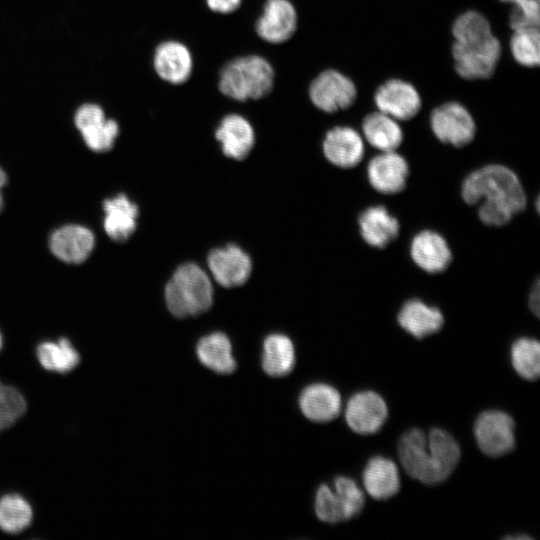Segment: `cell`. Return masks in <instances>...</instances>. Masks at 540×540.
Here are the masks:
<instances>
[{
  "mask_svg": "<svg viewBox=\"0 0 540 540\" xmlns=\"http://www.w3.org/2000/svg\"><path fill=\"white\" fill-rule=\"evenodd\" d=\"M165 301L171 314L178 318L206 312L213 303L210 278L197 264H182L165 287Z\"/></svg>",
  "mask_w": 540,
  "mask_h": 540,
  "instance_id": "obj_4",
  "label": "cell"
},
{
  "mask_svg": "<svg viewBox=\"0 0 540 540\" xmlns=\"http://www.w3.org/2000/svg\"><path fill=\"white\" fill-rule=\"evenodd\" d=\"M430 126L439 141L455 147L469 144L476 134L472 115L458 102H446L434 108L430 114Z\"/></svg>",
  "mask_w": 540,
  "mask_h": 540,
  "instance_id": "obj_9",
  "label": "cell"
},
{
  "mask_svg": "<svg viewBox=\"0 0 540 540\" xmlns=\"http://www.w3.org/2000/svg\"><path fill=\"white\" fill-rule=\"evenodd\" d=\"M513 58L522 66L537 67L540 62L539 27H525L513 31L510 39Z\"/></svg>",
  "mask_w": 540,
  "mask_h": 540,
  "instance_id": "obj_32",
  "label": "cell"
},
{
  "mask_svg": "<svg viewBox=\"0 0 540 540\" xmlns=\"http://www.w3.org/2000/svg\"><path fill=\"white\" fill-rule=\"evenodd\" d=\"M528 304L530 310L534 313L536 317L539 316V310H540V289H539V281L537 280L535 285L533 286L529 299Z\"/></svg>",
  "mask_w": 540,
  "mask_h": 540,
  "instance_id": "obj_37",
  "label": "cell"
},
{
  "mask_svg": "<svg viewBox=\"0 0 540 540\" xmlns=\"http://www.w3.org/2000/svg\"><path fill=\"white\" fill-rule=\"evenodd\" d=\"M322 148L326 159L340 168H352L358 165L365 152L361 135L348 126H336L330 129L324 137Z\"/></svg>",
  "mask_w": 540,
  "mask_h": 540,
  "instance_id": "obj_18",
  "label": "cell"
},
{
  "mask_svg": "<svg viewBox=\"0 0 540 540\" xmlns=\"http://www.w3.org/2000/svg\"><path fill=\"white\" fill-rule=\"evenodd\" d=\"M36 355L44 369L57 373L70 372L80 362V354L65 337H61L57 342L40 343L36 348Z\"/></svg>",
  "mask_w": 540,
  "mask_h": 540,
  "instance_id": "obj_29",
  "label": "cell"
},
{
  "mask_svg": "<svg viewBox=\"0 0 540 540\" xmlns=\"http://www.w3.org/2000/svg\"><path fill=\"white\" fill-rule=\"evenodd\" d=\"M104 230L114 241L123 242L135 231L139 214L138 206L127 195L118 194L103 202Z\"/></svg>",
  "mask_w": 540,
  "mask_h": 540,
  "instance_id": "obj_24",
  "label": "cell"
},
{
  "mask_svg": "<svg viewBox=\"0 0 540 540\" xmlns=\"http://www.w3.org/2000/svg\"><path fill=\"white\" fill-rule=\"evenodd\" d=\"M502 46L493 34L453 41L452 56L457 74L466 80L490 78L497 67Z\"/></svg>",
  "mask_w": 540,
  "mask_h": 540,
  "instance_id": "obj_6",
  "label": "cell"
},
{
  "mask_svg": "<svg viewBox=\"0 0 540 540\" xmlns=\"http://www.w3.org/2000/svg\"><path fill=\"white\" fill-rule=\"evenodd\" d=\"M298 28V13L290 0H266L261 16L255 22V32L264 42L283 44Z\"/></svg>",
  "mask_w": 540,
  "mask_h": 540,
  "instance_id": "obj_12",
  "label": "cell"
},
{
  "mask_svg": "<svg viewBox=\"0 0 540 540\" xmlns=\"http://www.w3.org/2000/svg\"><path fill=\"white\" fill-rule=\"evenodd\" d=\"M7 182V176L4 170L0 167V190L4 187Z\"/></svg>",
  "mask_w": 540,
  "mask_h": 540,
  "instance_id": "obj_38",
  "label": "cell"
},
{
  "mask_svg": "<svg viewBox=\"0 0 540 540\" xmlns=\"http://www.w3.org/2000/svg\"><path fill=\"white\" fill-rule=\"evenodd\" d=\"M362 132L367 142L382 152L396 151L403 141L397 120L379 110L364 117Z\"/></svg>",
  "mask_w": 540,
  "mask_h": 540,
  "instance_id": "obj_27",
  "label": "cell"
},
{
  "mask_svg": "<svg viewBox=\"0 0 540 540\" xmlns=\"http://www.w3.org/2000/svg\"><path fill=\"white\" fill-rule=\"evenodd\" d=\"M397 451L405 472L425 485L447 480L461 458L458 442L441 428H432L428 435L419 428L407 430L398 441Z\"/></svg>",
  "mask_w": 540,
  "mask_h": 540,
  "instance_id": "obj_2",
  "label": "cell"
},
{
  "mask_svg": "<svg viewBox=\"0 0 540 540\" xmlns=\"http://www.w3.org/2000/svg\"><path fill=\"white\" fill-rule=\"evenodd\" d=\"M95 246L93 232L79 224H66L55 229L49 238V248L59 260L69 264L84 262Z\"/></svg>",
  "mask_w": 540,
  "mask_h": 540,
  "instance_id": "obj_16",
  "label": "cell"
},
{
  "mask_svg": "<svg viewBox=\"0 0 540 540\" xmlns=\"http://www.w3.org/2000/svg\"><path fill=\"white\" fill-rule=\"evenodd\" d=\"M345 421L348 427L360 435L377 433L388 418V407L383 397L375 391L364 390L355 393L345 407Z\"/></svg>",
  "mask_w": 540,
  "mask_h": 540,
  "instance_id": "obj_10",
  "label": "cell"
},
{
  "mask_svg": "<svg viewBox=\"0 0 540 540\" xmlns=\"http://www.w3.org/2000/svg\"><path fill=\"white\" fill-rule=\"evenodd\" d=\"M264 372L271 377H283L295 366V349L289 337L281 333L268 335L263 342L261 358Z\"/></svg>",
  "mask_w": 540,
  "mask_h": 540,
  "instance_id": "obj_28",
  "label": "cell"
},
{
  "mask_svg": "<svg viewBox=\"0 0 540 540\" xmlns=\"http://www.w3.org/2000/svg\"><path fill=\"white\" fill-rule=\"evenodd\" d=\"M409 174L408 163L396 151L382 152L367 165V178L376 191L386 195L397 194L405 186Z\"/></svg>",
  "mask_w": 540,
  "mask_h": 540,
  "instance_id": "obj_17",
  "label": "cell"
},
{
  "mask_svg": "<svg viewBox=\"0 0 540 540\" xmlns=\"http://www.w3.org/2000/svg\"><path fill=\"white\" fill-rule=\"evenodd\" d=\"M500 1L505 3H511L513 5V8L509 15V25L513 31L525 27H539V0Z\"/></svg>",
  "mask_w": 540,
  "mask_h": 540,
  "instance_id": "obj_35",
  "label": "cell"
},
{
  "mask_svg": "<svg viewBox=\"0 0 540 540\" xmlns=\"http://www.w3.org/2000/svg\"><path fill=\"white\" fill-rule=\"evenodd\" d=\"M474 436L482 453L500 457L515 448V422L506 412L486 410L474 422Z\"/></svg>",
  "mask_w": 540,
  "mask_h": 540,
  "instance_id": "obj_7",
  "label": "cell"
},
{
  "mask_svg": "<svg viewBox=\"0 0 540 540\" xmlns=\"http://www.w3.org/2000/svg\"><path fill=\"white\" fill-rule=\"evenodd\" d=\"M299 407L308 420L326 423L339 416L342 399L335 387L326 383H314L302 390Z\"/></svg>",
  "mask_w": 540,
  "mask_h": 540,
  "instance_id": "obj_21",
  "label": "cell"
},
{
  "mask_svg": "<svg viewBox=\"0 0 540 540\" xmlns=\"http://www.w3.org/2000/svg\"><path fill=\"white\" fill-rule=\"evenodd\" d=\"M505 539H531V536H528V535H513V536H506Z\"/></svg>",
  "mask_w": 540,
  "mask_h": 540,
  "instance_id": "obj_39",
  "label": "cell"
},
{
  "mask_svg": "<svg viewBox=\"0 0 540 540\" xmlns=\"http://www.w3.org/2000/svg\"><path fill=\"white\" fill-rule=\"evenodd\" d=\"M74 123L86 146L92 151L102 153L113 148L119 134V125L114 119H107L99 105H81L75 113Z\"/></svg>",
  "mask_w": 540,
  "mask_h": 540,
  "instance_id": "obj_11",
  "label": "cell"
},
{
  "mask_svg": "<svg viewBox=\"0 0 540 540\" xmlns=\"http://www.w3.org/2000/svg\"><path fill=\"white\" fill-rule=\"evenodd\" d=\"M379 111L396 120H409L417 115L422 101L417 89L409 82L393 78L381 84L374 94Z\"/></svg>",
  "mask_w": 540,
  "mask_h": 540,
  "instance_id": "obj_13",
  "label": "cell"
},
{
  "mask_svg": "<svg viewBox=\"0 0 540 540\" xmlns=\"http://www.w3.org/2000/svg\"><path fill=\"white\" fill-rule=\"evenodd\" d=\"M2 346H3V337H2V334L0 332V350L2 349Z\"/></svg>",
  "mask_w": 540,
  "mask_h": 540,
  "instance_id": "obj_41",
  "label": "cell"
},
{
  "mask_svg": "<svg viewBox=\"0 0 540 540\" xmlns=\"http://www.w3.org/2000/svg\"><path fill=\"white\" fill-rule=\"evenodd\" d=\"M463 200L480 203L479 219L488 226H503L523 211L527 200L517 175L500 164L483 166L470 173L461 187Z\"/></svg>",
  "mask_w": 540,
  "mask_h": 540,
  "instance_id": "obj_1",
  "label": "cell"
},
{
  "mask_svg": "<svg viewBox=\"0 0 540 540\" xmlns=\"http://www.w3.org/2000/svg\"><path fill=\"white\" fill-rule=\"evenodd\" d=\"M414 263L427 273L443 272L452 261V251L439 233L423 230L416 234L410 245Z\"/></svg>",
  "mask_w": 540,
  "mask_h": 540,
  "instance_id": "obj_20",
  "label": "cell"
},
{
  "mask_svg": "<svg viewBox=\"0 0 540 540\" xmlns=\"http://www.w3.org/2000/svg\"><path fill=\"white\" fill-rule=\"evenodd\" d=\"M397 321L406 332L420 340L441 330L444 316L437 307L411 299L401 307Z\"/></svg>",
  "mask_w": 540,
  "mask_h": 540,
  "instance_id": "obj_23",
  "label": "cell"
},
{
  "mask_svg": "<svg viewBox=\"0 0 540 540\" xmlns=\"http://www.w3.org/2000/svg\"><path fill=\"white\" fill-rule=\"evenodd\" d=\"M207 7L215 13L229 14L236 11L242 0H205Z\"/></svg>",
  "mask_w": 540,
  "mask_h": 540,
  "instance_id": "obj_36",
  "label": "cell"
},
{
  "mask_svg": "<svg viewBox=\"0 0 540 540\" xmlns=\"http://www.w3.org/2000/svg\"><path fill=\"white\" fill-rule=\"evenodd\" d=\"M362 239L370 246L384 248L399 234L400 225L383 206H371L365 209L358 218Z\"/></svg>",
  "mask_w": 540,
  "mask_h": 540,
  "instance_id": "obj_25",
  "label": "cell"
},
{
  "mask_svg": "<svg viewBox=\"0 0 540 540\" xmlns=\"http://www.w3.org/2000/svg\"><path fill=\"white\" fill-rule=\"evenodd\" d=\"M33 511L28 501L18 494L0 498V529L16 534L25 530L32 521Z\"/></svg>",
  "mask_w": 540,
  "mask_h": 540,
  "instance_id": "obj_31",
  "label": "cell"
},
{
  "mask_svg": "<svg viewBox=\"0 0 540 540\" xmlns=\"http://www.w3.org/2000/svg\"><path fill=\"white\" fill-rule=\"evenodd\" d=\"M275 70L263 56L249 54L227 61L220 69L218 89L238 102L260 100L274 88Z\"/></svg>",
  "mask_w": 540,
  "mask_h": 540,
  "instance_id": "obj_3",
  "label": "cell"
},
{
  "mask_svg": "<svg viewBox=\"0 0 540 540\" xmlns=\"http://www.w3.org/2000/svg\"><path fill=\"white\" fill-rule=\"evenodd\" d=\"M152 63L157 76L172 85L186 83L194 66L191 51L177 40L159 43L153 53Z\"/></svg>",
  "mask_w": 540,
  "mask_h": 540,
  "instance_id": "obj_15",
  "label": "cell"
},
{
  "mask_svg": "<svg viewBox=\"0 0 540 540\" xmlns=\"http://www.w3.org/2000/svg\"><path fill=\"white\" fill-rule=\"evenodd\" d=\"M26 409L27 403L22 394L0 382V432L19 420Z\"/></svg>",
  "mask_w": 540,
  "mask_h": 540,
  "instance_id": "obj_34",
  "label": "cell"
},
{
  "mask_svg": "<svg viewBox=\"0 0 540 540\" xmlns=\"http://www.w3.org/2000/svg\"><path fill=\"white\" fill-rule=\"evenodd\" d=\"M3 205H4V201H3L2 193L0 190V212L2 211Z\"/></svg>",
  "mask_w": 540,
  "mask_h": 540,
  "instance_id": "obj_40",
  "label": "cell"
},
{
  "mask_svg": "<svg viewBox=\"0 0 540 540\" xmlns=\"http://www.w3.org/2000/svg\"><path fill=\"white\" fill-rule=\"evenodd\" d=\"M215 138L221 144L225 156L235 160L246 158L255 143V132L251 123L242 115H225L215 130Z\"/></svg>",
  "mask_w": 540,
  "mask_h": 540,
  "instance_id": "obj_19",
  "label": "cell"
},
{
  "mask_svg": "<svg viewBox=\"0 0 540 540\" xmlns=\"http://www.w3.org/2000/svg\"><path fill=\"white\" fill-rule=\"evenodd\" d=\"M196 354L201 364L218 374L233 373L237 367L230 339L223 332H213L200 338Z\"/></svg>",
  "mask_w": 540,
  "mask_h": 540,
  "instance_id": "obj_26",
  "label": "cell"
},
{
  "mask_svg": "<svg viewBox=\"0 0 540 540\" xmlns=\"http://www.w3.org/2000/svg\"><path fill=\"white\" fill-rule=\"evenodd\" d=\"M365 505V495L351 478L338 476L334 490L327 484L319 486L315 496V514L325 523L337 524L357 517Z\"/></svg>",
  "mask_w": 540,
  "mask_h": 540,
  "instance_id": "obj_5",
  "label": "cell"
},
{
  "mask_svg": "<svg viewBox=\"0 0 540 540\" xmlns=\"http://www.w3.org/2000/svg\"><path fill=\"white\" fill-rule=\"evenodd\" d=\"M511 364L523 379L535 381L540 376V344L529 337L516 339L511 346Z\"/></svg>",
  "mask_w": 540,
  "mask_h": 540,
  "instance_id": "obj_30",
  "label": "cell"
},
{
  "mask_svg": "<svg viewBox=\"0 0 540 540\" xmlns=\"http://www.w3.org/2000/svg\"><path fill=\"white\" fill-rule=\"evenodd\" d=\"M363 486L375 500H387L400 489V475L396 463L383 456H374L366 463L362 473Z\"/></svg>",
  "mask_w": 540,
  "mask_h": 540,
  "instance_id": "obj_22",
  "label": "cell"
},
{
  "mask_svg": "<svg viewBox=\"0 0 540 540\" xmlns=\"http://www.w3.org/2000/svg\"><path fill=\"white\" fill-rule=\"evenodd\" d=\"M311 103L326 113H335L349 108L356 100L355 83L336 69L321 71L308 88Z\"/></svg>",
  "mask_w": 540,
  "mask_h": 540,
  "instance_id": "obj_8",
  "label": "cell"
},
{
  "mask_svg": "<svg viewBox=\"0 0 540 540\" xmlns=\"http://www.w3.org/2000/svg\"><path fill=\"white\" fill-rule=\"evenodd\" d=\"M492 34L489 21L481 13L469 10L460 14L453 22L454 41H463Z\"/></svg>",
  "mask_w": 540,
  "mask_h": 540,
  "instance_id": "obj_33",
  "label": "cell"
},
{
  "mask_svg": "<svg viewBox=\"0 0 540 540\" xmlns=\"http://www.w3.org/2000/svg\"><path fill=\"white\" fill-rule=\"evenodd\" d=\"M207 264L215 281L226 288L244 284L252 271L250 256L233 244L213 249L208 255Z\"/></svg>",
  "mask_w": 540,
  "mask_h": 540,
  "instance_id": "obj_14",
  "label": "cell"
}]
</instances>
